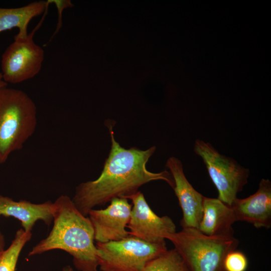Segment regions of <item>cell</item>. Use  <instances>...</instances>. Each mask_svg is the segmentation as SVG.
Masks as SVG:
<instances>
[{
  "label": "cell",
  "mask_w": 271,
  "mask_h": 271,
  "mask_svg": "<svg viewBox=\"0 0 271 271\" xmlns=\"http://www.w3.org/2000/svg\"><path fill=\"white\" fill-rule=\"evenodd\" d=\"M50 4L49 1H40L16 8L0 7V33L17 28L19 32L15 36L26 37L29 23L33 18L44 13Z\"/></svg>",
  "instance_id": "14"
},
{
  "label": "cell",
  "mask_w": 271,
  "mask_h": 271,
  "mask_svg": "<svg viewBox=\"0 0 271 271\" xmlns=\"http://www.w3.org/2000/svg\"><path fill=\"white\" fill-rule=\"evenodd\" d=\"M8 84L6 83L3 79L1 72H0V88L8 86Z\"/></svg>",
  "instance_id": "20"
},
{
  "label": "cell",
  "mask_w": 271,
  "mask_h": 271,
  "mask_svg": "<svg viewBox=\"0 0 271 271\" xmlns=\"http://www.w3.org/2000/svg\"><path fill=\"white\" fill-rule=\"evenodd\" d=\"M54 203L52 230L32 248L28 255L61 249L72 256L74 265L78 270L98 271L94 229L89 217L82 215L67 195L59 196Z\"/></svg>",
  "instance_id": "2"
},
{
  "label": "cell",
  "mask_w": 271,
  "mask_h": 271,
  "mask_svg": "<svg viewBox=\"0 0 271 271\" xmlns=\"http://www.w3.org/2000/svg\"><path fill=\"white\" fill-rule=\"evenodd\" d=\"M144 271H190L183 257L174 248L149 261Z\"/></svg>",
  "instance_id": "16"
},
{
  "label": "cell",
  "mask_w": 271,
  "mask_h": 271,
  "mask_svg": "<svg viewBox=\"0 0 271 271\" xmlns=\"http://www.w3.org/2000/svg\"><path fill=\"white\" fill-rule=\"evenodd\" d=\"M236 221L231 207L218 198L204 196L203 214L198 229L209 236L234 235Z\"/></svg>",
  "instance_id": "13"
},
{
  "label": "cell",
  "mask_w": 271,
  "mask_h": 271,
  "mask_svg": "<svg viewBox=\"0 0 271 271\" xmlns=\"http://www.w3.org/2000/svg\"><path fill=\"white\" fill-rule=\"evenodd\" d=\"M37 123V107L24 91L0 88V164L22 149L34 133Z\"/></svg>",
  "instance_id": "3"
},
{
  "label": "cell",
  "mask_w": 271,
  "mask_h": 271,
  "mask_svg": "<svg viewBox=\"0 0 271 271\" xmlns=\"http://www.w3.org/2000/svg\"><path fill=\"white\" fill-rule=\"evenodd\" d=\"M127 200L115 198L110 201L106 208L89 211L87 216L93 226L96 242L117 241L129 235L125 228L130 219L132 205Z\"/></svg>",
  "instance_id": "9"
},
{
  "label": "cell",
  "mask_w": 271,
  "mask_h": 271,
  "mask_svg": "<svg viewBox=\"0 0 271 271\" xmlns=\"http://www.w3.org/2000/svg\"><path fill=\"white\" fill-rule=\"evenodd\" d=\"M50 4H54L55 5L57 10L58 11V20L56 27L55 32L53 35V37L55 36L56 33L59 31L60 29L62 27V13L64 9L71 7L72 4L70 1L67 0H48ZM51 38V39H52Z\"/></svg>",
  "instance_id": "18"
},
{
  "label": "cell",
  "mask_w": 271,
  "mask_h": 271,
  "mask_svg": "<svg viewBox=\"0 0 271 271\" xmlns=\"http://www.w3.org/2000/svg\"><path fill=\"white\" fill-rule=\"evenodd\" d=\"M111 148L99 177L79 184L72 200L78 211L87 216L89 211L104 205L115 198H127L137 193L143 185L156 180L166 182L172 188L174 183L171 173L148 171L146 164L156 149L146 150L132 147L126 149L115 140L113 126L107 122Z\"/></svg>",
  "instance_id": "1"
},
{
  "label": "cell",
  "mask_w": 271,
  "mask_h": 271,
  "mask_svg": "<svg viewBox=\"0 0 271 271\" xmlns=\"http://www.w3.org/2000/svg\"><path fill=\"white\" fill-rule=\"evenodd\" d=\"M39 25L25 38L14 36V41L7 47L1 60L2 75L8 83L18 84L35 77L40 72L44 60L43 49L33 40Z\"/></svg>",
  "instance_id": "7"
},
{
  "label": "cell",
  "mask_w": 271,
  "mask_h": 271,
  "mask_svg": "<svg viewBox=\"0 0 271 271\" xmlns=\"http://www.w3.org/2000/svg\"><path fill=\"white\" fill-rule=\"evenodd\" d=\"M166 239L172 242L190 271H225L226 255L239 244L234 235L209 236L194 228H182Z\"/></svg>",
  "instance_id": "4"
},
{
  "label": "cell",
  "mask_w": 271,
  "mask_h": 271,
  "mask_svg": "<svg viewBox=\"0 0 271 271\" xmlns=\"http://www.w3.org/2000/svg\"><path fill=\"white\" fill-rule=\"evenodd\" d=\"M248 264V259L245 254L235 249L226 255L223 267L225 271H246Z\"/></svg>",
  "instance_id": "17"
},
{
  "label": "cell",
  "mask_w": 271,
  "mask_h": 271,
  "mask_svg": "<svg viewBox=\"0 0 271 271\" xmlns=\"http://www.w3.org/2000/svg\"><path fill=\"white\" fill-rule=\"evenodd\" d=\"M54 203H32L26 200L16 201L0 195V216L13 217L21 221L25 232H31L36 222L43 221L49 226L53 220Z\"/></svg>",
  "instance_id": "12"
},
{
  "label": "cell",
  "mask_w": 271,
  "mask_h": 271,
  "mask_svg": "<svg viewBox=\"0 0 271 271\" xmlns=\"http://www.w3.org/2000/svg\"><path fill=\"white\" fill-rule=\"evenodd\" d=\"M95 246L101 271H144L149 261L168 250L166 242L149 243L130 235Z\"/></svg>",
  "instance_id": "5"
},
{
  "label": "cell",
  "mask_w": 271,
  "mask_h": 271,
  "mask_svg": "<svg viewBox=\"0 0 271 271\" xmlns=\"http://www.w3.org/2000/svg\"><path fill=\"white\" fill-rule=\"evenodd\" d=\"M62 271H75V270L71 266H66L63 268Z\"/></svg>",
  "instance_id": "21"
},
{
  "label": "cell",
  "mask_w": 271,
  "mask_h": 271,
  "mask_svg": "<svg viewBox=\"0 0 271 271\" xmlns=\"http://www.w3.org/2000/svg\"><path fill=\"white\" fill-rule=\"evenodd\" d=\"M127 199H130L132 204L126 227L129 235L149 243H161L166 242L167 235L176 232L172 219L155 213L141 192L138 191Z\"/></svg>",
  "instance_id": "8"
},
{
  "label": "cell",
  "mask_w": 271,
  "mask_h": 271,
  "mask_svg": "<svg viewBox=\"0 0 271 271\" xmlns=\"http://www.w3.org/2000/svg\"><path fill=\"white\" fill-rule=\"evenodd\" d=\"M1 254H2V253H0V255H1Z\"/></svg>",
  "instance_id": "22"
},
{
  "label": "cell",
  "mask_w": 271,
  "mask_h": 271,
  "mask_svg": "<svg viewBox=\"0 0 271 271\" xmlns=\"http://www.w3.org/2000/svg\"><path fill=\"white\" fill-rule=\"evenodd\" d=\"M5 239L4 235L0 231V253H2L5 250Z\"/></svg>",
  "instance_id": "19"
},
{
  "label": "cell",
  "mask_w": 271,
  "mask_h": 271,
  "mask_svg": "<svg viewBox=\"0 0 271 271\" xmlns=\"http://www.w3.org/2000/svg\"><path fill=\"white\" fill-rule=\"evenodd\" d=\"M194 151L202 159L218 191V199L230 206L247 184L249 170L234 159L220 154L210 143L202 140L195 141Z\"/></svg>",
  "instance_id": "6"
},
{
  "label": "cell",
  "mask_w": 271,
  "mask_h": 271,
  "mask_svg": "<svg viewBox=\"0 0 271 271\" xmlns=\"http://www.w3.org/2000/svg\"><path fill=\"white\" fill-rule=\"evenodd\" d=\"M31 237L32 232H25L23 228L16 232L10 246L0 255V271H16L21 252Z\"/></svg>",
  "instance_id": "15"
},
{
  "label": "cell",
  "mask_w": 271,
  "mask_h": 271,
  "mask_svg": "<svg viewBox=\"0 0 271 271\" xmlns=\"http://www.w3.org/2000/svg\"><path fill=\"white\" fill-rule=\"evenodd\" d=\"M236 221H244L256 228L271 227V182L262 179L258 190L244 199L236 198L230 206Z\"/></svg>",
  "instance_id": "11"
},
{
  "label": "cell",
  "mask_w": 271,
  "mask_h": 271,
  "mask_svg": "<svg viewBox=\"0 0 271 271\" xmlns=\"http://www.w3.org/2000/svg\"><path fill=\"white\" fill-rule=\"evenodd\" d=\"M174 183L173 189L183 213L182 228H198L203 214L204 196L196 191L186 178L181 161L170 157L166 163Z\"/></svg>",
  "instance_id": "10"
}]
</instances>
